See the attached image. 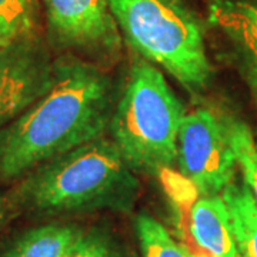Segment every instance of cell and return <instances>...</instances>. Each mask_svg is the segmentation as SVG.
I'll return each mask as SVG.
<instances>
[{
	"label": "cell",
	"mask_w": 257,
	"mask_h": 257,
	"mask_svg": "<svg viewBox=\"0 0 257 257\" xmlns=\"http://www.w3.org/2000/svg\"><path fill=\"white\" fill-rule=\"evenodd\" d=\"M116 86L100 66L56 62L49 92L0 130V180H15L53 157L103 138L116 107Z\"/></svg>",
	"instance_id": "cell-1"
},
{
	"label": "cell",
	"mask_w": 257,
	"mask_h": 257,
	"mask_svg": "<svg viewBox=\"0 0 257 257\" xmlns=\"http://www.w3.org/2000/svg\"><path fill=\"white\" fill-rule=\"evenodd\" d=\"M140 183L113 140L96 139L29 172L15 192L18 204L40 213L128 210Z\"/></svg>",
	"instance_id": "cell-2"
},
{
	"label": "cell",
	"mask_w": 257,
	"mask_h": 257,
	"mask_svg": "<svg viewBox=\"0 0 257 257\" xmlns=\"http://www.w3.org/2000/svg\"><path fill=\"white\" fill-rule=\"evenodd\" d=\"M184 116L183 103L156 64L136 56L109 126L128 167L157 177L173 169Z\"/></svg>",
	"instance_id": "cell-3"
},
{
	"label": "cell",
	"mask_w": 257,
	"mask_h": 257,
	"mask_svg": "<svg viewBox=\"0 0 257 257\" xmlns=\"http://www.w3.org/2000/svg\"><path fill=\"white\" fill-rule=\"evenodd\" d=\"M123 39L189 90L207 86L211 64L203 26L184 0H107Z\"/></svg>",
	"instance_id": "cell-4"
},
{
	"label": "cell",
	"mask_w": 257,
	"mask_h": 257,
	"mask_svg": "<svg viewBox=\"0 0 257 257\" xmlns=\"http://www.w3.org/2000/svg\"><path fill=\"white\" fill-rule=\"evenodd\" d=\"M176 165L203 196L220 194L234 182L237 162L221 116L204 107L186 113L177 136Z\"/></svg>",
	"instance_id": "cell-5"
},
{
	"label": "cell",
	"mask_w": 257,
	"mask_h": 257,
	"mask_svg": "<svg viewBox=\"0 0 257 257\" xmlns=\"http://www.w3.org/2000/svg\"><path fill=\"white\" fill-rule=\"evenodd\" d=\"M176 210L180 243L194 257H239L221 194L203 196L173 169L160 175Z\"/></svg>",
	"instance_id": "cell-6"
},
{
	"label": "cell",
	"mask_w": 257,
	"mask_h": 257,
	"mask_svg": "<svg viewBox=\"0 0 257 257\" xmlns=\"http://www.w3.org/2000/svg\"><path fill=\"white\" fill-rule=\"evenodd\" d=\"M52 43L92 63L111 64L123 42L107 0H43Z\"/></svg>",
	"instance_id": "cell-7"
},
{
	"label": "cell",
	"mask_w": 257,
	"mask_h": 257,
	"mask_svg": "<svg viewBox=\"0 0 257 257\" xmlns=\"http://www.w3.org/2000/svg\"><path fill=\"white\" fill-rule=\"evenodd\" d=\"M56 77V62L40 37H23L0 46V130L18 119Z\"/></svg>",
	"instance_id": "cell-8"
},
{
	"label": "cell",
	"mask_w": 257,
	"mask_h": 257,
	"mask_svg": "<svg viewBox=\"0 0 257 257\" xmlns=\"http://www.w3.org/2000/svg\"><path fill=\"white\" fill-rule=\"evenodd\" d=\"M210 19L248 56L257 72V6L243 0H213Z\"/></svg>",
	"instance_id": "cell-9"
},
{
	"label": "cell",
	"mask_w": 257,
	"mask_h": 257,
	"mask_svg": "<svg viewBox=\"0 0 257 257\" xmlns=\"http://www.w3.org/2000/svg\"><path fill=\"white\" fill-rule=\"evenodd\" d=\"M82 233L72 224L40 226L23 233L2 257H67Z\"/></svg>",
	"instance_id": "cell-10"
},
{
	"label": "cell",
	"mask_w": 257,
	"mask_h": 257,
	"mask_svg": "<svg viewBox=\"0 0 257 257\" xmlns=\"http://www.w3.org/2000/svg\"><path fill=\"white\" fill-rule=\"evenodd\" d=\"M220 194L229 210L239 257H257V204L248 187L234 180Z\"/></svg>",
	"instance_id": "cell-11"
},
{
	"label": "cell",
	"mask_w": 257,
	"mask_h": 257,
	"mask_svg": "<svg viewBox=\"0 0 257 257\" xmlns=\"http://www.w3.org/2000/svg\"><path fill=\"white\" fill-rule=\"evenodd\" d=\"M230 147L234 153L243 183L257 204V143L247 124L231 116H221Z\"/></svg>",
	"instance_id": "cell-12"
},
{
	"label": "cell",
	"mask_w": 257,
	"mask_h": 257,
	"mask_svg": "<svg viewBox=\"0 0 257 257\" xmlns=\"http://www.w3.org/2000/svg\"><path fill=\"white\" fill-rule=\"evenodd\" d=\"M37 0H0V46L37 35Z\"/></svg>",
	"instance_id": "cell-13"
},
{
	"label": "cell",
	"mask_w": 257,
	"mask_h": 257,
	"mask_svg": "<svg viewBox=\"0 0 257 257\" xmlns=\"http://www.w3.org/2000/svg\"><path fill=\"white\" fill-rule=\"evenodd\" d=\"M136 231L142 257H194L162 223L149 214L143 213L136 217Z\"/></svg>",
	"instance_id": "cell-14"
},
{
	"label": "cell",
	"mask_w": 257,
	"mask_h": 257,
	"mask_svg": "<svg viewBox=\"0 0 257 257\" xmlns=\"http://www.w3.org/2000/svg\"><path fill=\"white\" fill-rule=\"evenodd\" d=\"M67 257H128L124 248L101 231L82 233Z\"/></svg>",
	"instance_id": "cell-15"
},
{
	"label": "cell",
	"mask_w": 257,
	"mask_h": 257,
	"mask_svg": "<svg viewBox=\"0 0 257 257\" xmlns=\"http://www.w3.org/2000/svg\"><path fill=\"white\" fill-rule=\"evenodd\" d=\"M2 213H3V203L0 200V219H2Z\"/></svg>",
	"instance_id": "cell-16"
}]
</instances>
